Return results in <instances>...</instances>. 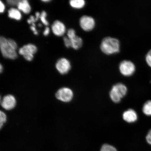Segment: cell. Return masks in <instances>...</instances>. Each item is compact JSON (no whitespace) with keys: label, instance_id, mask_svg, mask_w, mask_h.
Returning <instances> with one entry per match:
<instances>
[{"label":"cell","instance_id":"obj_1","mask_svg":"<svg viewBox=\"0 0 151 151\" xmlns=\"http://www.w3.org/2000/svg\"><path fill=\"white\" fill-rule=\"evenodd\" d=\"M100 48L101 51L106 54H116L120 51V41L114 37H105L101 41Z\"/></svg>","mask_w":151,"mask_h":151},{"label":"cell","instance_id":"obj_2","mask_svg":"<svg viewBox=\"0 0 151 151\" xmlns=\"http://www.w3.org/2000/svg\"><path fill=\"white\" fill-rule=\"evenodd\" d=\"M0 48L3 56L6 58L15 60L18 57L16 50L9 42L8 39L1 36L0 37Z\"/></svg>","mask_w":151,"mask_h":151},{"label":"cell","instance_id":"obj_3","mask_svg":"<svg viewBox=\"0 0 151 151\" xmlns=\"http://www.w3.org/2000/svg\"><path fill=\"white\" fill-rule=\"evenodd\" d=\"M126 86L121 83H119L112 87L109 93L112 101L115 103H118L127 93Z\"/></svg>","mask_w":151,"mask_h":151},{"label":"cell","instance_id":"obj_4","mask_svg":"<svg viewBox=\"0 0 151 151\" xmlns=\"http://www.w3.org/2000/svg\"><path fill=\"white\" fill-rule=\"evenodd\" d=\"M119 70L121 74L125 76H129L135 73L136 68L133 62L124 60L120 62Z\"/></svg>","mask_w":151,"mask_h":151},{"label":"cell","instance_id":"obj_5","mask_svg":"<svg viewBox=\"0 0 151 151\" xmlns=\"http://www.w3.org/2000/svg\"><path fill=\"white\" fill-rule=\"evenodd\" d=\"M56 99L63 102L68 103L72 100L73 93L70 88L63 87L60 88L56 92Z\"/></svg>","mask_w":151,"mask_h":151},{"label":"cell","instance_id":"obj_6","mask_svg":"<svg viewBox=\"0 0 151 151\" xmlns=\"http://www.w3.org/2000/svg\"><path fill=\"white\" fill-rule=\"evenodd\" d=\"M80 24L84 31L88 32L92 31L95 27L96 22L92 17L84 15L80 19Z\"/></svg>","mask_w":151,"mask_h":151},{"label":"cell","instance_id":"obj_7","mask_svg":"<svg viewBox=\"0 0 151 151\" xmlns=\"http://www.w3.org/2000/svg\"><path fill=\"white\" fill-rule=\"evenodd\" d=\"M1 105L5 110H12L16 106L17 101L16 98L11 94H8L4 97L1 100Z\"/></svg>","mask_w":151,"mask_h":151},{"label":"cell","instance_id":"obj_8","mask_svg":"<svg viewBox=\"0 0 151 151\" xmlns=\"http://www.w3.org/2000/svg\"><path fill=\"white\" fill-rule=\"evenodd\" d=\"M56 68L60 74L65 75L70 70L71 64L68 60L65 58H62L58 60L57 62Z\"/></svg>","mask_w":151,"mask_h":151},{"label":"cell","instance_id":"obj_9","mask_svg":"<svg viewBox=\"0 0 151 151\" xmlns=\"http://www.w3.org/2000/svg\"><path fill=\"white\" fill-rule=\"evenodd\" d=\"M52 32L58 37L63 35L65 32V26L62 22L59 20H56L52 24Z\"/></svg>","mask_w":151,"mask_h":151},{"label":"cell","instance_id":"obj_10","mask_svg":"<svg viewBox=\"0 0 151 151\" xmlns=\"http://www.w3.org/2000/svg\"><path fill=\"white\" fill-rule=\"evenodd\" d=\"M37 49L36 46L31 43L24 45L19 50V53L23 56L29 55H33L36 53Z\"/></svg>","mask_w":151,"mask_h":151},{"label":"cell","instance_id":"obj_11","mask_svg":"<svg viewBox=\"0 0 151 151\" xmlns=\"http://www.w3.org/2000/svg\"><path fill=\"white\" fill-rule=\"evenodd\" d=\"M123 118L126 122L133 123L137 119V114L136 112L133 109H129L124 112L122 115Z\"/></svg>","mask_w":151,"mask_h":151},{"label":"cell","instance_id":"obj_12","mask_svg":"<svg viewBox=\"0 0 151 151\" xmlns=\"http://www.w3.org/2000/svg\"><path fill=\"white\" fill-rule=\"evenodd\" d=\"M17 7L19 10L24 14H27L31 12V7L27 0H20Z\"/></svg>","mask_w":151,"mask_h":151},{"label":"cell","instance_id":"obj_13","mask_svg":"<svg viewBox=\"0 0 151 151\" xmlns=\"http://www.w3.org/2000/svg\"><path fill=\"white\" fill-rule=\"evenodd\" d=\"M69 39L70 41L71 48L75 50H78L82 47L83 42L82 39L81 37L76 35L73 38Z\"/></svg>","mask_w":151,"mask_h":151},{"label":"cell","instance_id":"obj_14","mask_svg":"<svg viewBox=\"0 0 151 151\" xmlns=\"http://www.w3.org/2000/svg\"><path fill=\"white\" fill-rule=\"evenodd\" d=\"M8 16L9 18L17 20H20L22 18V15L18 9L11 8L8 11Z\"/></svg>","mask_w":151,"mask_h":151},{"label":"cell","instance_id":"obj_15","mask_svg":"<svg viewBox=\"0 0 151 151\" xmlns=\"http://www.w3.org/2000/svg\"><path fill=\"white\" fill-rule=\"evenodd\" d=\"M69 3L72 7L76 9H82L86 4V1L84 0H71Z\"/></svg>","mask_w":151,"mask_h":151},{"label":"cell","instance_id":"obj_16","mask_svg":"<svg viewBox=\"0 0 151 151\" xmlns=\"http://www.w3.org/2000/svg\"><path fill=\"white\" fill-rule=\"evenodd\" d=\"M142 111L146 116H151V101L146 102L143 106Z\"/></svg>","mask_w":151,"mask_h":151},{"label":"cell","instance_id":"obj_17","mask_svg":"<svg viewBox=\"0 0 151 151\" xmlns=\"http://www.w3.org/2000/svg\"><path fill=\"white\" fill-rule=\"evenodd\" d=\"M40 14L39 12H37L35 13V17L32 16H30V18L27 20L28 23L29 24H35V22L37 21L40 18Z\"/></svg>","mask_w":151,"mask_h":151},{"label":"cell","instance_id":"obj_18","mask_svg":"<svg viewBox=\"0 0 151 151\" xmlns=\"http://www.w3.org/2000/svg\"><path fill=\"white\" fill-rule=\"evenodd\" d=\"M101 151H117L114 147L107 144H105L102 146Z\"/></svg>","mask_w":151,"mask_h":151},{"label":"cell","instance_id":"obj_19","mask_svg":"<svg viewBox=\"0 0 151 151\" xmlns=\"http://www.w3.org/2000/svg\"><path fill=\"white\" fill-rule=\"evenodd\" d=\"M0 120H1V122H0V127L1 129L3 127L4 124L6 122L7 120V116L6 114L4 112H3V111H1L0 112Z\"/></svg>","mask_w":151,"mask_h":151},{"label":"cell","instance_id":"obj_20","mask_svg":"<svg viewBox=\"0 0 151 151\" xmlns=\"http://www.w3.org/2000/svg\"><path fill=\"white\" fill-rule=\"evenodd\" d=\"M47 13L45 11H42L40 14V20L42 23L46 26L49 25V22L46 20Z\"/></svg>","mask_w":151,"mask_h":151},{"label":"cell","instance_id":"obj_21","mask_svg":"<svg viewBox=\"0 0 151 151\" xmlns=\"http://www.w3.org/2000/svg\"><path fill=\"white\" fill-rule=\"evenodd\" d=\"M77 35L76 34V32L75 30L70 28L68 31L67 32V37L69 38V39H71L73 38L76 36Z\"/></svg>","mask_w":151,"mask_h":151},{"label":"cell","instance_id":"obj_22","mask_svg":"<svg viewBox=\"0 0 151 151\" xmlns=\"http://www.w3.org/2000/svg\"><path fill=\"white\" fill-rule=\"evenodd\" d=\"M146 61L147 65L151 67V50L147 53L146 56Z\"/></svg>","mask_w":151,"mask_h":151},{"label":"cell","instance_id":"obj_23","mask_svg":"<svg viewBox=\"0 0 151 151\" xmlns=\"http://www.w3.org/2000/svg\"><path fill=\"white\" fill-rule=\"evenodd\" d=\"M20 0H7L6 1L7 4L11 6H17Z\"/></svg>","mask_w":151,"mask_h":151},{"label":"cell","instance_id":"obj_24","mask_svg":"<svg viewBox=\"0 0 151 151\" xmlns=\"http://www.w3.org/2000/svg\"><path fill=\"white\" fill-rule=\"evenodd\" d=\"M63 41L65 46L67 48H69L71 47L70 41L68 37H64Z\"/></svg>","mask_w":151,"mask_h":151},{"label":"cell","instance_id":"obj_25","mask_svg":"<svg viewBox=\"0 0 151 151\" xmlns=\"http://www.w3.org/2000/svg\"><path fill=\"white\" fill-rule=\"evenodd\" d=\"M146 139L147 143L151 145V129L149 131L146 137Z\"/></svg>","mask_w":151,"mask_h":151},{"label":"cell","instance_id":"obj_26","mask_svg":"<svg viewBox=\"0 0 151 151\" xmlns=\"http://www.w3.org/2000/svg\"><path fill=\"white\" fill-rule=\"evenodd\" d=\"M24 58L27 61H31L33 60L34 58V55H29L23 56Z\"/></svg>","mask_w":151,"mask_h":151},{"label":"cell","instance_id":"obj_27","mask_svg":"<svg viewBox=\"0 0 151 151\" xmlns=\"http://www.w3.org/2000/svg\"><path fill=\"white\" fill-rule=\"evenodd\" d=\"M5 9V6L2 2L1 1H0V12L1 13H3L4 12Z\"/></svg>","mask_w":151,"mask_h":151},{"label":"cell","instance_id":"obj_28","mask_svg":"<svg viewBox=\"0 0 151 151\" xmlns=\"http://www.w3.org/2000/svg\"><path fill=\"white\" fill-rule=\"evenodd\" d=\"M50 32V28L48 27H46V29H45L44 32H43V35L45 36L49 35V33Z\"/></svg>","mask_w":151,"mask_h":151},{"label":"cell","instance_id":"obj_29","mask_svg":"<svg viewBox=\"0 0 151 151\" xmlns=\"http://www.w3.org/2000/svg\"><path fill=\"white\" fill-rule=\"evenodd\" d=\"M30 28H31V29L32 31L33 32L34 34H35V35H38V32L36 29L35 26L32 25L31 27H30Z\"/></svg>","mask_w":151,"mask_h":151},{"label":"cell","instance_id":"obj_30","mask_svg":"<svg viewBox=\"0 0 151 151\" xmlns=\"http://www.w3.org/2000/svg\"><path fill=\"white\" fill-rule=\"evenodd\" d=\"M3 70V67L2 65H1V64H0V72H1V73L2 72Z\"/></svg>","mask_w":151,"mask_h":151},{"label":"cell","instance_id":"obj_31","mask_svg":"<svg viewBox=\"0 0 151 151\" xmlns=\"http://www.w3.org/2000/svg\"><path fill=\"white\" fill-rule=\"evenodd\" d=\"M43 2H47L50 1V0H43L42 1Z\"/></svg>","mask_w":151,"mask_h":151},{"label":"cell","instance_id":"obj_32","mask_svg":"<svg viewBox=\"0 0 151 151\" xmlns=\"http://www.w3.org/2000/svg\"><path fill=\"white\" fill-rule=\"evenodd\" d=\"M39 26H40V27H41V26H42V25H41V24H39Z\"/></svg>","mask_w":151,"mask_h":151}]
</instances>
